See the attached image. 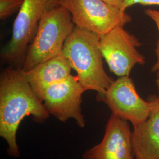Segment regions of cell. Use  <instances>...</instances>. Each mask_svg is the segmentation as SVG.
<instances>
[{"label": "cell", "mask_w": 159, "mask_h": 159, "mask_svg": "<svg viewBox=\"0 0 159 159\" xmlns=\"http://www.w3.org/2000/svg\"><path fill=\"white\" fill-rule=\"evenodd\" d=\"M150 114L145 121L133 127L132 144L136 159H159V101L158 97H149Z\"/></svg>", "instance_id": "cell-10"}, {"label": "cell", "mask_w": 159, "mask_h": 159, "mask_svg": "<svg viewBox=\"0 0 159 159\" xmlns=\"http://www.w3.org/2000/svg\"><path fill=\"white\" fill-rule=\"evenodd\" d=\"M136 4L142 6H159V0H125L124 9L126 11L127 8Z\"/></svg>", "instance_id": "cell-14"}, {"label": "cell", "mask_w": 159, "mask_h": 159, "mask_svg": "<svg viewBox=\"0 0 159 159\" xmlns=\"http://www.w3.org/2000/svg\"><path fill=\"white\" fill-rule=\"evenodd\" d=\"M71 70L68 59L62 52L30 71L23 72L35 94L43 102L47 88L68 77L71 75Z\"/></svg>", "instance_id": "cell-11"}, {"label": "cell", "mask_w": 159, "mask_h": 159, "mask_svg": "<svg viewBox=\"0 0 159 159\" xmlns=\"http://www.w3.org/2000/svg\"><path fill=\"white\" fill-rule=\"evenodd\" d=\"M77 76L66 79L47 88L43 98L50 115L61 122L73 119L80 127H84L85 120L81 111L82 95L85 92Z\"/></svg>", "instance_id": "cell-8"}, {"label": "cell", "mask_w": 159, "mask_h": 159, "mask_svg": "<svg viewBox=\"0 0 159 159\" xmlns=\"http://www.w3.org/2000/svg\"><path fill=\"white\" fill-rule=\"evenodd\" d=\"M142 43L123 25H117L100 36V47L111 72L119 77L130 76L136 65H144L146 58L138 51Z\"/></svg>", "instance_id": "cell-6"}, {"label": "cell", "mask_w": 159, "mask_h": 159, "mask_svg": "<svg viewBox=\"0 0 159 159\" xmlns=\"http://www.w3.org/2000/svg\"><path fill=\"white\" fill-rule=\"evenodd\" d=\"M63 53L77 72L84 90L96 91L99 102L114 81L104 68L100 36L75 26L64 44Z\"/></svg>", "instance_id": "cell-2"}, {"label": "cell", "mask_w": 159, "mask_h": 159, "mask_svg": "<svg viewBox=\"0 0 159 159\" xmlns=\"http://www.w3.org/2000/svg\"><path fill=\"white\" fill-rule=\"evenodd\" d=\"M58 5V0H24L14 20L11 39L1 51L3 61L12 66L23 65L41 20Z\"/></svg>", "instance_id": "cell-4"}, {"label": "cell", "mask_w": 159, "mask_h": 159, "mask_svg": "<svg viewBox=\"0 0 159 159\" xmlns=\"http://www.w3.org/2000/svg\"><path fill=\"white\" fill-rule=\"evenodd\" d=\"M24 0H0V19L4 20L19 11Z\"/></svg>", "instance_id": "cell-12"}, {"label": "cell", "mask_w": 159, "mask_h": 159, "mask_svg": "<svg viewBox=\"0 0 159 159\" xmlns=\"http://www.w3.org/2000/svg\"><path fill=\"white\" fill-rule=\"evenodd\" d=\"M75 25L70 12L58 5L47 12L29 47L20 68L27 72L63 52L64 44Z\"/></svg>", "instance_id": "cell-3"}, {"label": "cell", "mask_w": 159, "mask_h": 159, "mask_svg": "<svg viewBox=\"0 0 159 159\" xmlns=\"http://www.w3.org/2000/svg\"><path fill=\"white\" fill-rule=\"evenodd\" d=\"M111 6L115 7L121 11H126L124 9L125 0H102Z\"/></svg>", "instance_id": "cell-15"}, {"label": "cell", "mask_w": 159, "mask_h": 159, "mask_svg": "<svg viewBox=\"0 0 159 159\" xmlns=\"http://www.w3.org/2000/svg\"><path fill=\"white\" fill-rule=\"evenodd\" d=\"M144 13L155 23L159 33V41L155 51L156 55V61L152 67V72L157 73L159 71V10L147 8L144 10Z\"/></svg>", "instance_id": "cell-13"}, {"label": "cell", "mask_w": 159, "mask_h": 159, "mask_svg": "<svg viewBox=\"0 0 159 159\" xmlns=\"http://www.w3.org/2000/svg\"><path fill=\"white\" fill-rule=\"evenodd\" d=\"M156 77H159V71H158V72L157 73V74H156Z\"/></svg>", "instance_id": "cell-17"}, {"label": "cell", "mask_w": 159, "mask_h": 159, "mask_svg": "<svg viewBox=\"0 0 159 159\" xmlns=\"http://www.w3.org/2000/svg\"><path fill=\"white\" fill-rule=\"evenodd\" d=\"M104 102L112 114L130 122L133 127L148 119L152 108L150 101L139 96L129 76L120 77L108 87L99 102Z\"/></svg>", "instance_id": "cell-7"}, {"label": "cell", "mask_w": 159, "mask_h": 159, "mask_svg": "<svg viewBox=\"0 0 159 159\" xmlns=\"http://www.w3.org/2000/svg\"><path fill=\"white\" fill-rule=\"evenodd\" d=\"M70 12L75 27L99 36L117 25H125L132 18L126 11L102 0H58Z\"/></svg>", "instance_id": "cell-5"}, {"label": "cell", "mask_w": 159, "mask_h": 159, "mask_svg": "<svg viewBox=\"0 0 159 159\" xmlns=\"http://www.w3.org/2000/svg\"><path fill=\"white\" fill-rule=\"evenodd\" d=\"M50 114L44 103L36 96L20 68H5L0 78V136L8 144V153L20 156L17 143L19 125L27 116L43 123Z\"/></svg>", "instance_id": "cell-1"}, {"label": "cell", "mask_w": 159, "mask_h": 159, "mask_svg": "<svg viewBox=\"0 0 159 159\" xmlns=\"http://www.w3.org/2000/svg\"><path fill=\"white\" fill-rule=\"evenodd\" d=\"M129 121L111 114L101 142L85 151L83 159H134Z\"/></svg>", "instance_id": "cell-9"}, {"label": "cell", "mask_w": 159, "mask_h": 159, "mask_svg": "<svg viewBox=\"0 0 159 159\" xmlns=\"http://www.w3.org/2000/svg\"><path fill=\"white\" fill-rule=\"evenodd\" d=\"M156 85H157V90L159 92V77H157V79L156 80ZM158 98H159V96L158 97Z\"/></svg>", "instance_id": "cell-16"}]
</instances>
